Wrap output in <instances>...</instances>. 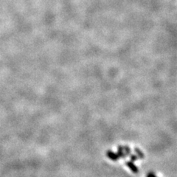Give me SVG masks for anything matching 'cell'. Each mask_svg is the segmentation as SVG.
Returning a JSON list of instances; mask_svg holds the SVG:
<instances>
[{
    "label": "cell",
    "mask_w": 177,
    "mask_h": 177,
    "mask_svg": "<svg viewBox=\"0 0 177 177\" xmlns=\"http://www.w3.org/2000/svg\"><path fill=\"white\" fill-rule=\"evenodd\" d=\"M108 156H109L110 159H112V160H116V159L117 158V156H118V155L115 154V153H112V152L109 151L108 152Z\"/></svg>",
    "instance_id": "1"
}]
</instances>
